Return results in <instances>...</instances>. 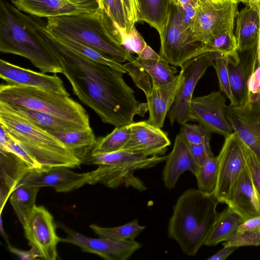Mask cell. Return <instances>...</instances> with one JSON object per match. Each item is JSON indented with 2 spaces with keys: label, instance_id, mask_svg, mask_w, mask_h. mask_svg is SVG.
Listing matches in <instances>:
<instances>
[{
  "label": "cell",
  "instance_id": "1",
  "mask_svg": "<svg viewBox=\"0 0 260 260\" xmlns=\"http://www.w3.org/2000/svg\"><path fill=\"white\" fill-rule=\"evenodd\" d=\"M34 25L55 53L74 93L92 109L102 121L115 127L134 122L136 115L143 116V104L125 82L123 73L89 59L60 42L38 17Z\"/></svg>",
  "mask_w": 260,
  "mask_h": 260
},
{
  "label": "cell",
  "instance_id": "2",
  "mask_svg": "<svg viewBox=\"0 0 260 260\" xmlns=\"http://www.w3.org/2000/svg\"><path fill=\"white\" fill-rule=\"evenodd\" d=\"M0 51L24 57L42 73L62 74L55 53L39 34L31 16L0 0Z\"/></svg>",
  "mask_w": 260,
  "mask_h": 260
},
{
  "label": "cell",
  "instance_id": "3",
  "mask_svg": "<svg viewBox=\"0 0 260 260\" xmlns=\"http://www.w3.org/2000/svg\"><path fill=\"white\" fill-rule=\"evenodd\" d=\"M214 194L198 189L184 191L178 198L169 219L168 234L183 253L194 256L211 233L219 213Z\"/></svg>",
  "mask_w": 260,
  "mask_h": 260
},
{
  "label": "cell",
  "instance_id": "4",
  "mask_svg": "<svg viewBox=\"0 0 260 260\" xmlns=\"http://www.w3.org/2000/svg\"><path fill=\"white\" fill-rule=\"evenodd\" d=\"M46 25L51 32L87 45L120 62L134 58L123 46L117 26L101 7L93 13L48 18Z\"/></svg>",
  "mask_w": 260,
  "mask_h": 260
},
{
  "label": "cell",
  "instance_id": "5",
  "mask_svg": "<svg viewBox=\"0 0 260 260\" xmlns=\"http://www.w3.org/2000/svg\"><path fill=\"white\" fill-rule=\"evenodd\" d=\"M0 124L42 167L43 171L57 167L78 168L82 163L51 133L14 114L0 109Z\"/></svg>",
  "mask_w": 260,
  "mask_h": 260
},
{
  "label": "cell",
  "instance_id": "6",
  "mask_svg": "<svg viewBox=\"0 0 260 260\" xmlns=\"http://www.w3.org/2000/svg\"><path fill=\"white\" fill-rule=\"evenodd\" d=\"M0 102L46 113L87 128L90 127L86 110L70 95L30 86L2 84Z\"/></svg>",
  "mask_w": 260,
  "mask_h": 260
},
{
  "label": "cell",
  "instance_id": "7",
  "mask_svg": "<svg viewBox=\"0 0 260 260\" xmlns=\"http://www.w3.org/2000/svg\"><path fill=\"white\" fill-rule=\"evenodd\" d=\"M190 21L181 7L172 4L168 25L160 38L159 54L173 66L181 67L187 61L209 52L206 44L196 36Z\"/></svg>",
  "mask_w": 260,
  "mask_h": 260
},
{
  "label": "cell",
  "instance_id": "8",
  "mask_svg": "<svg viewBox=\"0 0 260 260\" xmlns=\"http://www.w3.org/2000/svg\"><path fill=\"white\" fill-rule=\"evenodd\" d=\"M240 0H197L191 28L198 39L206 44L223 32L234 31Z\"/></svg>",
  "mask_w": 260,
  "mask_h": 260
},
{
  "label": "cell",
  "instance_id": "9",
  "mask_svg": "<svg viewBox=\"0 0 260 260\" xmlns=\"http://www.w3.org/2000/svg\"><path fill=\"white\" fill-rule=\"evenodd\" d=\"M214 64L213 54L206 52L187 61L180 67L183 80L169 111L168 118L171 125L176 122L182 125L189 121H193L190 104L194 89L207 69Z\"/></svg>",
  "mask_w": 260,
  "mask_h": 260
},
{
  "label": "cell",
  "instance_id": "10",
  "mask_svg": "<svg viewBox=\"0 0 260 260\" xmlns=\"http://www.w3.org/2000/svg\"><path fill=\"white\" fill-rule=\"evenodd\" d=\"M245 147V144L235 132L225 138L217 156L218 180L214 194L219 203H225L246 168Z\"/></svg>",
  "mask_w": 260,
  "mask_h": 260
},
{
  "label": "cell",
  "instance_id": "11",
  "mask_svg": "<svg viewBox=\"0 0 260 260\" xmlns=\"http://www.w3.org/2000/svg\"><path fill=\"white\" fill-rule=\"evenodd\" d=\"M23 226L29 245L39 251L42 258L57 259V246L60 238L56 233L52 215L45 207L36 205Z\"/></svg>",
  "mask_w": 260,
  "mask_h": 260
},
{
  "label": "cell",
  "instance_id": "12",
  "mask_svg": "<svg viewBox=\"0 0 260 260\" xmlns=\"http://www.w3.org/2000/svg\"><path fill=\"white\" fill-rule=\"evenodd\" d=\"M225 102V98L219 91L192 97L190 108L193 121L198 122L211 133L227 137L234 131L226 117Z\"/></svg>",
  "mask_w": 260,
  "mask_h": 260
},
{
  "label": "cell",
  "instance_id": "13",
  "mask_svg": "<svg viewBox=\"0 0 260 260\" xmlns=\"http://www.w3.org/2000/svg\"><path fill=\"white\" fill-rule=\"evenodd\" d=\"M67 236L60 242L78 246L83 251L98 255L107 260L128 259L142 245L135 240L115 241L107 238H92L78 233L62 223L59 224Z\"/></svg>",
  "mask_w": 260,
  "mask_h": 260
},
{
  "label": "cell",
  "instance_id": "14",
  "mask_svg": "<svg viewBox=\"0 0 260 260\" xmlns=\"http://www.w3.org/2000/svg\"><path fill=\"white\" fill-rule=\"evenodd\" d=\"M226 114L234 132L260 161V104L229 105Z\"/></svg>",
  "mask_w": 260,
  "mask_h": 260
},
{
  "label": "cell",
  "instance_id": "15",
  "mask_svg": "<svg viewBox=\"0 0 260 260\" xmlns=\"http://www.w3.org/2000/svg\"><path fill=\"white\" fill-rule=\"evenodd\" d=\"M128 125L129 138L121 150L142 153L147 156H162L171 145L167 133L146 121L134 122Z\"/></svg>",
  "mask_w": 260,
  "mask_h": 260
},
{
  "label": "cell",
  "instance_id": "16",
  "mask_svg": "<svg viewBox=\"0 0 260 260\" xmlns=\"http://www.w3.org/2000/svg\"><path fill=\"white\" fill-rule=\"evenodd\" d=\"M0 77L8 84L23 85L70 95L62 80L54 74L48 75L0 59Z\"/></svg>",
  "mask_w": 260,
  "mask_h": 260
},
{
  "label": "cell",
  "instance_id": "17",
  "mask_svg": "<svg viewBox=\"0 0 260 260\" xmlns=\"http://www.w3.org/2000/svg\"><path fill=\"white\" fill-rule=\"evenodd\" d=\"M89 173H78L67 167H57L46 171L30 172L19 182L39 187H51L57 192H67L88 184Z\"/></svg>",
  "mask_w": 260,
  "mask_h": 260
},
{
  "label": "cell",
  "instance_id": "18",
  "mask_svg": "<svg viewBox=\"0 0 260 260\" xmlns=\"http://www.w3.org/2000/svg\"><path fill=\"white\" fill-rule=\"evenodd\" d=\"M228 71L234 106H244L248 100V83L257 62V45L239 52L236 57H228Z\"/></svg>",
  "mask_w": 260,
  "mask_h": 260
},
{
  "label": "cell",
  "instance_id": "19",
  "mask_svg": "<svg viewBox=\"0 0 260 260\" xmlns=\"http://www.w3.org/2000/svg\"><path fill=\"white\" fill-rule=\"evenodd\" d=\"M198 168L191 154L188 143L180 132L175 138L173 149L166 160L162 171L164 185L169 189L174 188L184 172L189 171L195 175Z\"/></svg>",
  "mask_w": 260,
  "mask_h": 260
},
{
  "label": "cell",
  "instance_id": "20",
  "mask_svg": "<svg viewBox=\"0 0 260 260\" xmlns=\"http://www.w3.org/2000/svg\"><path fill=\"white\" fill-rule=\"evenodd\" d=\"M225 203L244 220L260 215V197L253 185L246 167Z\"/></svg>",
  "mask_w": 260,
  "mask_h": 260
},
{
  "label": "cell",
  "instance_id": "21",
  "mask_svg": "<svg viewBox=\"0 0 260 260\" xmlns=\"http://www.w3.org/2000/svg\"><path fill=\"white\" fill-rule=\"evenodd\" d=\"M182 73L180 71L175 79L169 83L153 85L151 92L146 96L149 113L148 123L162 128L167 113L171 109L183 81Z\"/></svg>",
  "mask_w": 260,
  "mask_h": 260
},
{
  "label": "cell",
  "instance_id": "22",
  "mask_svg": "<svg viewBox=\"0 0 260 260\" xmlns=\"http://www.w3.org/2000/svg\"><path fill=\"white\" fill-rule=\"evenodd\" d=\"M167 155L147 156L142 153L124 150L89 154L82 160L88 165H114L123 167L135 171L153 168L166 161Z\"/></svg>",
  "mask_w": 260,
  "mask_h": 260
},
{
  "label": "cell",
  "instance_id": "23",
  "mask_svg": "<svg viewBox=\"0 0 260 260\" xmlns=\"http://www.w3.org/2000/svg\"><path fill=\"white\" fill-rule=\"evenodd\" d=\"M0 109L14 114L50 133L78 131L87 128L79 124L24 107L0 102Z\"/></svg>",
  "mask_w": 260,
  "mask_h": 260
},
{
  "label": "cell",
  "instance_id": "24",
  "mask_svg": "<svg viewBox=\"0 0 260 260\" xmlns=\"http://www.w3.org/2000/svg\"><path fill=\"white\" fill-rule=\"evenodd\" d=\"M135 171L123 167L114 165H99L89 173L88 184L101 183L106 186L116 188L123 186L132 187L139 191L147 189L144 182L134 175Z\"/></svg>",
  "mask_w": 260,
  "mask_h": 260
},
{
  "label": "cell",
  "instance_id": "25",
  "mask_svg": "<svg viewBox=\"0 0 260 260\" xmlns=\"http://www.w3.org/2000/svg\"><path fill=\"white\" fill-rule=\"evenodd\" d=\"M1 213L12 191L20 180L31 172L25 162L14 153L0 151Z\"/></svg>",
  "mask_w": 260,
  "mask_h": 260
},
{
  "label": "cell",
  "instance_id": "26",
  "mask_svg": "<svg viewBox=\"0 0 260 260\" xmlns=\"http://www.w3.org/2000/svg\"><path fill=\"white\" fill-rule=\"evenodd\" d=\"M238 12L236 20V38L239 52L257 45L260 34V15L256 5L245 4Z\"/></svg>",
  "mask_w": 260,
  "mask_h": 260
},
{
  "label": "cell",
  "instance_id": "27",
  "mask_svg": "<svg viewBox=\"0 0 260 260\" xmlns=\"http://www.w3.org/2000/svg\"><path fill=\"white\" fill-rule=\"evenodd\" d=\"M21 11L38 17H55L87 13L67 0H11Z\"/></svg>",
  "mask_w": 260,
  "mask_h": 260
},
{
  "label": "cell",
  "instance_id": "28",
  "mask_svg": "<svg viewBox=\"0 0 260 260\" xmlns=\"http://www.w3.org/2000/svg\"><path fill=\"white\" fill-rule=\"evenodd\" d=\"M138 21L154 28L160 38L169 20L172 0H138Z\"/></svg>",
  "mask_w": 260,
  "mask_h": 260
},
{
  "label": "cell",
  "instance_id": "29",
  "mask_svg": "<svg viewBox=\"0 0 260 260\" xmlns=\"http://www.w3.org/2000/svg\"><path fill=\"white\" fill-rule=\"evenodd\" d=\"M243 218L228 207L219 213L213 228L204 245L215 246L222 241L230 240L243 222Z\"/></svg>",
  "mask_w": 260,
  "mask_h": 260
},
{
  "label": "cell",
  "instance_id": "30",
  "mask_svg": "<svg viewBox=\"0 0 260 260\" xmlns=\"http://www.w3.org/2000/svg\"><path fill=\"white\" fill-rule=\"evenodd\" d=\"M82 161L95 145L97 140L91 127L83 130L52 133Z\"/></svg>",
  "mask_w": 260,
  "mask_h": 260
},
{
  "label": "cell",
  "instance_id": "31",
  "mask_svg": "<svg viewBox=\"0 0 260 260\" xmlns=\"http://www.w3.org/2000/svg\"><path fill=\"white\" fill-rule=\"evenodd\" d=\"M40 189L39 187L18 183L10 196L11 204L22 225L36 206V197Z\"/></svg>",
  "mask_w": 260,
  "mask_h": 260
},
{
  "label": "cell",
  "instance_id": "32",
  "mask_svg": "<svg viewBox=\"0 0 260 260\" xmlns=\"http://www.w3.org/2000/svg\"><path fill=\"white\" fill-rule=\"evenodd\" d=\"M135 61L149 75L152 85H161L173 81L177 75V70L171 66L162 56L157 59L135 57Z\"/></svg>",
  "mask_w": 260,
  "mask_h": 260
},
{
  "label": "cell",
  "instance_id": "33",
  "mask_svg": "<svg viewBox=\"0 0 260 260\" xmlns=\"http://www.w3.org/2000/svg\"><path fill=\"white\" fill-rule=\"evenodd\" d=\"M52 34L64 45L83 56L97 62L108 65L123 74L127 73L122 62L113 59L91 47L66 36Z\"/></svg>",
  "mask_w": 260,
  "mask_h": 260
},
{
  "label": "cell",
  "instance_id": "34",
  "mask_svg": "<svg viewBox=\"0 0 260 260\" xmlns=\"http://www.w3.org/2000/svg\"><path fill=\"white\" fill-rule=\"evenodd\" d=\"M90 229L99 237L107 238L117 241L135 240L145 229L135 219L123 225L114 228H104L96 224L90 225Z\"/></svg>",
  "mask_w": 260,
  "mask_h": 260
},
{
  "label": "cell",
  "instance_id": "35",
  "mask_svg": "<svg viewBox=\"0 0 260 260\" xmlns=\"http://www.w3.org/2000/svg\"><path fill=\"white\" fill-rule=\"evenodd\" d=\"M130 136L128 125L115 127L104 137L97 140L90 154L111 152L120 150L127 142Z\"/></svg>",
  "mask_w": 260,
  "mask_h": 260
},
{
  "label": "cell",
  "instance_id": "36",
  "mask_svg": "<svg viewBox=\"0 0 260 260\" xmlns=\"http://www.w3.org/2000/svg\"><path fill=\"white\" fill-rule=\"evenodd\" d=\"M218 167V157L213 156L199 167L194 175L198 189L207 194H214L217 183Z\"/></svg>",
  "mask_w": 260,
  "mask_h": 260
},
{
  "label": "cell",
  "instance_id": "37",
  "mask_svg": "<svg viewBox=\"0 0 260 260\" xmlns=\"http://www.w3.org/2000/svg\"><path fill=\"white\" fill-rule=\"evenodd\" d=\"M206 45L209 52H217L225 56L234 58L239 55L234 31H226L215 36Z\"/></svg>",
  "mask_w": 260,
  "mask_h": 260
},
{
  "label": "cell",
  "instance_id": "38",
  "mask_svg": "<svg viewBox=\"0 0 260 260\" xmlns=\"http://www.w3.org/2000/svg\"><path fill=\"white\" fill-rule=\"evenodd\" d=\"M214 57V68L218 80L220 91L224 93L230 101V105L234 106L228 71V57L217 52H210Z\"/></svg>",
  "mask_w": 260,
  "mask_h": 260
},
{
  "label": "cell",
  "instance_id": "39",
  "mask_svg": "<svg viewBox=\"0 0 260 260\" xmlns=\"http://www.w3.org/2000/svg\"><path fill=\"white\" fill-rule=\"evenodd\" d=\"M100 6L121 31L128 32V23L122 0H100Z\"/></svg>",
  "mask_w": 260,
  "mask_h": 260
},
{
  "label": "cell",
  "instance_id": "40",
  "mask_svg": "<svg viewBox=\"0 0 260 260\" xmlns=\"http://www.w3.org/2000/svg\"><path fill=\"white\" fill-rule=\"evenodd\" d=\"M180 132L188 144H200L210 142L211 133L200 124L186 123L182 125Z\"/></svg>",
  "mask_w": 260,
  "mask_h": 260
},
{
  "label": "cell",
  "instance_id": "41",
  "mask_svg": "<svg viewBox=\"0 0 260 260\" xmlns=\"http://www.w3.org/2000/svg\"><path fill=\"white\" fill-rule=\"evenodd\" d=\"M223 246L239 247L246 246L260 245V226L245 232L236 233L228 241H224Z\"/></svg>",
  "mask_w": 260,
  "mask_h": 260
},
{
  "label": "cell",
  "instance_id": "42",
  "mask_svg": "<svg viewBox=\"0 0 260 260\" xmlns=\"http://www.w3.org/2000/svg\"><path fill=\"white\" fill-rule=\"evenodd\" d=\"M119 31L121 36L122 44L130 53H135L138 55L147 46L135 25L128 32L123 31L120 29Z\"/></svg>",
  "mask_w": 260,
  "mask_h": 260
},
{
  "label": "cell",
  "instance_id": "43",
  "mask_svg": "<svg viewBox=\"0 0 260 260\" xmlns=\"http://www.w3.org/2000/svg\"><path fill=\"white\" fill-rule=\"evenodd\" d=\"M245 156L247 170L253 185L260 197V161L246 146Z\"/></svg>",
  "mask_w": 260,
  "mask_h": 260
},
{
  "label": "cell",
  "instance_id": "44",
  "mask_svg": "<svg viewBox=\"0 0 260 260\" xmlns=\"http://www.w3.org/2000/svg\"><path fill=\"white\" fill-rule=\"evenodd\" d=\"M260 104V66L257 64L248 83L247 104Z\"/></svg>",
  "mask_w": 260,
  "mask_h": 260
},
{
  "label": "cell",
  "instance_id": "45",
  "mask_svg": "<svg viewBox=\"0 0 260 260\" xmlns=\"http://www.w3.org/2000/svg\"><path fill=\"white\" fill-rule=\"evenodd\" d=\"M188 144L191 154L198 167L202 166L209 158L214 156L212 152L210 143Z\"/></svg>",
  "mask_w": 260,
  "mask_h": 260
},
{
  "label": "cell",
  "instance_id": "46",
  "mask_svg": "<svg viewBox=\"0 0 260 260\" xmlns=\"http://www.w3.org/2000/svg\"><path fill=\"white\" fill-rule=\"evenodd\" d=\"M129 31L138 21L139 4L138 0H122Z\"/></svg>",
  "mask_w": 260,
  "mask_h": 260
},
{
  "label": "cell",
  "instance_id": "47",
  "mask_svg": "<svg viewBox=\"0 0 260 260\" xmlns=\"http://www.w3.org/2000/svg\"><path fill=\"white\" fill-rule=\"evenodd\" d=\"M87 13H93L101 7L100 0H67Z\"/></svg>",
  "mask_w": 260,
  "mask_h": 260
},
{
  "label": "cell",
  "instance_id": "48",
  "mask_svg": "<svg viewBox=\"0 0 260 260\" xmlns=\"http://www.w3.org/2000/svg\"><path fill=\"white\" fill-rule=\"evenodd\" d=\"M10 251L22 260H34L42 257L39 251L34 247L29 250H22L11 246L8 247Z\"/></svg>",
  "mask_w": 260,
  "mask_h": 260
},
{
  "label": "cell",
  "instance_id": "49",
  "mask_svg": "<svg viewBox=\"0 0 260 260\" xmlns=\"http://www.w3.org/2000/svg\"><path fill=\"white\" fill-rule=\"evenodd\" d=\"M260 226V215L254 216L243 221L236 232L241 233Z\"/></svg>",
  "mask_w": 260,
  "mask_h": 260
},
{
  "label": "cell",
  "instance_id": "50",
  "mask_svg": "<svg viewBox=\"0 0 260 260\" xmlns=\"http://www.w3.org/2000/svg\"><path fill=\"white\" fill-rule=\"evenodd\" d=\"M237 247L234 246H223L217 252L209 257L208 260H224L232 254Z\"/></svg>",
  "mask_w": 260,
  "mask_h": 260
},
{
  "label": "cell",
  "instance_id": "51",
  "mask_svg": "<svg viewBox=\"0 0 260 260\" xmlns=\"http://www.w3.org/2000/svg\"><path fill=\"white\" fill-rule=\"evenodd\" d=\"M138 56L143 58L157 59L159 58L160 55L147 45Z\"/></svg>",
  "mask_w": 260,
  "mask_h": 260
},
{
  "label": "cell",
  "instance_id": "52",
  "mask_svg": "<svg viewBox=\"0 0 260 260\" xmlns=\"http://www.w3.org/2000/svg\"><path fill=\"white\" fill-rule=\"evenodd\" d=\"M197 0H177V6L195 7Z\"/></svg>",
  "mask_w": 260,
  "mask_h": 260
},
{
  "label": "cell",
  "instance_id": "53",
  "mask_svg": "<svg viewBox=\"0 0 260 260\" xmlns=\"http://www.w3.org/2000/svg\"><path fill=\"white\" fill-rule=\"evenodd\" d=\"M0 219H1V222H0V233H1V235L3 237L4 239L5 240V241H6V243H7L8 246V247H9V246H10L11 245L10 244V242H9V239H8V236H7L6 233H5V232L4 231V229L3 228L2 213H1Z\"/></svg>",
  "mask_w": 260,
  "mask_h": 260
},
{
  "label": "cell",
  "instance_id": "54",
  "mask_svg": "<svg viewBox=\"0 0 260 260\" xmlns=\"http://www.w3.org/2000/svg\"><path fill=\"white\" fill-rule=\"evenodd\" d=\"M257 64L260 66V34L257 43Z\"/></svg>",
  "mask_w": 260,
  "mask_h": 260
},
{
  "label": "cell",
  "instance_id": "55",
  "mask_svg": "<svg viewBox=\"0 0 260 260\" xmlns=\"http://www.w3.org/2000/svg\"><path fill=\"white\" fill-rule=\"evenodd\" d=\"M247 3L251 5H255L257 6L258 0H247Z\"/></svg>",
  "mask_w": 260,
  "mask_h": 260
},
{
  "label": "cell",
  "instance_id": "56",
  "mask_svg": "<svg viewBox=\"0 0 260 260\" xmlns=\"http://www.w3.org/2000/svg\"><path fill=\"white\" fill-rule=\"evenodd\" d=\"M257 6L258 7L259 15H260V0H258L257 3Z\"/></svg>",
  "mask_w": 260,
  "mask_h": 260
},
{
  "label": "cell",
  "instance_id": "57",
  "mask_svg": "<svg viewBox=\"0 0 260 260\" xmlns=\"http://www.w3.org/2000/svg\"><path fill=\"white\" fill-rule=\"evenodd\" d=\"M240 3H243L245 4H247V0H240Z\"/></svg>",
  "mask_w": 260,
  "mask_h": 260
},
{
  "label": "cell",
  "instance_id": "58",
  "mask_svg": "<svg viewBox=\"0 0 260 260\" xmlns=\"http://www.w3.org/2000/svg\"><path fill=\"white\" fill-rule=\"evenodd\" d=\"M172 3L173 4L177 5V0H172Z\"/></svg>",
  "mask_w": 260,
  "mask_h": 260
},
{
  "label": "cell",
  "instance_id": "59",
  "mask_svg": "<svg viewBox=\"0 0 260 260\" xmlns=\"http://www.w3.org/2000/svg\"><path fill=\"white\" fill-rule=\"evenodd\" d=\"M213 1H221V0H213Z\"/></svg>",
  "mask_w": 260,
  "mask_h": 260
}]
</instances>
